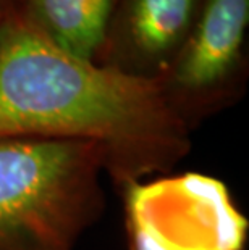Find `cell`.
I'll use <instances>...</instances> for the list:
<instances>
[{
	"mask_svg": "<svg viewBox=\"0 0 249 250\" xmlns=\"http://www.w3.org/2000/svg\"><path fill=\"white\" fill-rule=\"evenodd\" d=\"M0 137L96 142L121 190L168 173L191 152V127L158 79L83 60L47 41L10 0L0 23Z\"/></svg>",
	"mask_w": 249,
	"mask_h": 250,
	"instance_id": "cell-1",
	"label": "cell"
},
{
	"mask_svg": "<svg viewBox=\"0 0 249 250\" xmlns=\"http://www.w3.org/2000/svg\"><path fill=\"white\" fill-rule=\"evenodd\" d=\"M96 142L0 137V250H75L105 211Z\"/></svg>",
	"mask_w": 249,
	"mask_h": 250,
	"instance_id": "cell-2",
	"label": "cell"
},
{
	"mask_svg": "<svg viewBox=\"0 0 249 250\" xmlns=\"http://www.w3.org/2000/svg\"><path fill=\"white\" fill-rule=\"evenodd\" d=\"M131 250H243L248 220L222 181L188 173L123 189Z\"/></svg>",
	"mask_w": 249,
	"mask_h": 250,
	"instance_id": "cell-3",
	"label": "cell"
},
{
	"mask_svg": "<svg viewBox=\"0 0 249 250\" xmlns=\"http://www.w3.org/2000/svg\"><path fill=\"white\" fill-rule=\"evenodd\" d=\"M249 0H204L170 68L158 79L172 108L193 126L245 94Z\"/></svg>",
	"mask_w": 249,
	"mask_h": 250,
	"instance_id": "cell-4",
	"label": "cell"
},
{
	"mask_svg": "<svg viewBox=\"0 0 249 250\" xmlns=\"http://www.w3.org/2000/svg\"><path fill=\"white\" fill-rule=\"evenodd\" d=\"M204 0H116L96 63L160 79L181 52Z\"/></svg>",
	"mask_w": 249,
	"mask_h": 250,
	"instance_id": "cell-5",
	"label": "cell"
},
{
	"mask_svg": "<svg viewBox=\"0 0 249 250\" xmlns=\"http://www.w3.org/2000/svg\"><path fill=\"white\" fill-rule=\"evenodd\" d=\"M17 3L47 41L96 63L116 0H17Z\"/></svg>",
	"mask_w": 249,
	"mask_h": 250,
	"instance_id": "cell-6",
	"label": "cell"
},
{
	"mask_svg": "<svg viewBox=\"0 0 249 250\" xmlns=\"http://www.w3.org/2000/svg\"><path fill=\"white\" fill-rule=\"evenodd\" d=\"M8 2H10V0H0V23H2V20H3V15H5V12H7Z\"/></svg>",
	"mask_w": 249,
	"mask_h": 250,
	"instance_id": "cell-7",
	"label": "cell"
}]
</instances>
